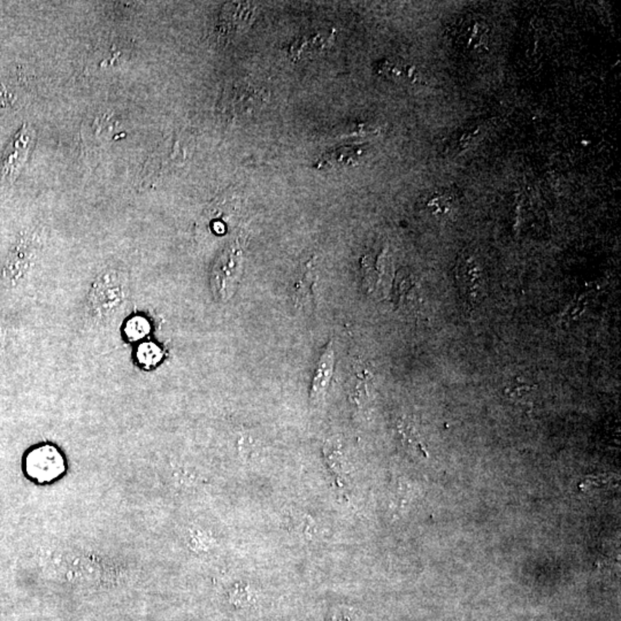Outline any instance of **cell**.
<instances>
[{
  "label": "cell",
  "mask_w": 621,
  "mask_h": 621,
  "mask_svg": "<svg viewBox=\"0 0 621 621\" xmlns=\"http://www.w3.org/2000/svg\"><path fill=\"white\" fill-rule=\"evenodd\" d=\"M243 271V255L238 246L231 245L221 252L214 262L211 286L214 296L221 302L229 299L238 290Z\"/></svg>",
  "instance_id": "1"
},
{
  "label": "cell",
  "mask_w": 621,
  "mask_h": 621,
  "mask_svg": "<svg viewBox=\"0 0 621 621\" xmlns=\"http://www.w3.org/2000/svg\"><path fill=\"white\" fill-rule=\"evenodd\" d=\"M25 467L30 478L36 481L45 482L63 473L65 461L56 447L44 444L29 451L25 457Z\"/></svg>",
  "instance_id": "2"
},
{
  "label": "cell",
  "mask_w": 621,
  "mask_h": 621,
  "mask_svg": "<svg viewBox=\"0 0 621 621\" xmlns=\"http://www.w3.org/2000/svg\"><path fill=\"white\" fill-rule=\"evenodd\" d=\"M34 130L29 126H23L19 130L11 144L5 150L1 161V175L8 181H14L20 169L23 167L29 150L34 142Z\"/></svg>",
  "instance_id": "3"
},
{
  "label": "cell",
  "mask_w": 621,
  "mask_h": 621,
  "mask_svg": "<svg viewBox=\"0 0 621 621\" xmlns=\"http://www.w3.org/2000/svg\"><path fill=\"white\" fill-rule=\"evenodd\" d=\"M335 30H322L299 36L289 46L290 59L293 61L308 59L328 50L335 41Z\"/></svg>",
  "instance_id": "4"
},
{
  "label": "cell",
  "mask_w": 621,
  "mask_h": 621,
  "mask_svg": "<svg viewBox=\"0 0 621 621\" xmlns=\"http://www.w3.org/2000/svg\"><path fill=\"white\" fill-rule=\"evenodd\" d=\"M231 111L234 114H249L265 104L267 96L262 87L248 81L234 87L231 91Z\"/></svg>",
  "instance_id": "5"
},
{
  "label": "cell",
  "mask_w": 621,
  "mask_h": 621,
  "mask_svg": "<svg viewBox=\"0 0 621 621\" xmlns=\"http://www.w3.org/2000/svg\"><path fill=\"white\" fill-rule=\"evenodd\" d=\"M334 367H335V352L333 348V342H329L315 366L310 390V398L312 401H322L325 396L334 374Z\"/></svg>",
  "instance_id": "6"
},
{
  "label": "cell",
  "mask_w": 621,
  "mask_h": 621,
  "mask_svg": "<svg viewBox=\"0 0 621 621\" xmlns=\"http://www.w3.org/2000/svg\"><path fill=\"white\" fill-rule=\"evenodd\" d=\"M231 6H226V13H224V30L228 32L226 35L238 36L242 32H245L249 28V25H251L253 20V8L249 4H242V3H234L229 4Z\"/></svg>",
  "instance_id": "7"
},
{
  "label": "cell",
  "mask_w": 621,
  "mask_h": 621,
  "mask_svg": "<svg viewBox=\"0 0 621 621\" xmlns=\"http://www.w3.org/2000/svg\"><path fill=\"white\" fill-rule=\"evenodd\" d=\"M388 266H390L389 255L386 250L377 255H365L361 262L363 267L364 281L366 283L367 289L370 291L377 290L381 284L382 277L387 275Z\"/></svg>",
  "instance_id": "8"
},
{
  "label": "cell",
  "mask_w": 621,
  "mask_h": 621,
  "mask_svg": "<svg viewBox=\"0 0 621 621\" xmlns=\"http://www.w3.org/2000/svg\"><path fill=\"white\" fill-rule=\"evenodd\" d=\"M364 152L359 147H337L335 150L328 151L318 160L315 167L322 168H341L351 167L355 166L363 157Z\"/></svg>",
  "instance_id": "9"
},
{
  "label": "cell",
  "mask_w": 621,
  "mask_h": 621,
  "mask_svg": "<svg viewBox=\"0 0 621 621\" xmlns=\"http://www.w3.org/2000/svg\"><path fill=\"white\" fill-rule=\"evenodd\" d=\"M377 73L389 80L414 81L417 72L412 67L404 66L398 63H392L390 60H384L377 63Z\"/></svg>",
  "instance_id": "10"
},
{
  "label": "cell",
  "mask_w": 621,
  "mask_h": 621,
  "mask_svg": "<svg viewBox=\"0 0 621 621\" xmlns=\"http://www.w3.org/2000/svg\"><path fill=\"white\" fill-rule=\"evenodd\" d=\"M150 322H147V319L143 318V317L136 315V317L128 320V322L126 324V328H125V333H126V336L130 341H140V339H144L150 333Z\"/></svg>",
  "instance_id": "11"
},
{
  "label": "cell",
  "mask_w": 621,
  "mask_h": 621,
  "mask_svg": "<svg viewBox=\"0 0 621 621\" xmlns=\"http://www.w3.org/2000/svg\"><path fill=\"white\" fill-rule=\"evenodd\" d=\"M161 358H162V352L154 343H143L137 349V359L144 366H156L160 361Z\"/></svg>",
  "instance_id": "12"
}]
</instances>
